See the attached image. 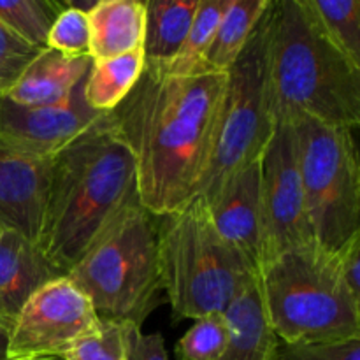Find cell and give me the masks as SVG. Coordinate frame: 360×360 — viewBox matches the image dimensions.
I'll return each mask as SVG.
<instances>
[{
	"label": "cell",
	"instance_id": "cell-31",
	"mask_svg": "<svg viewBox=\"0 0 360 360\" xmlns=\"http://www.w3.org/2000/svg\"><path fill=\"white\" fill-rule=\"evenodd\" d=\"M11 326L0 320V360H9Z\"/></svg>",
	"mask_w": 360,
	"mask_h": 360
},
{
	"label": "cell",
	"instance_id": "cell-16",
	"mask_svg": "<svg viewBox=\"0 0 360 360\" xmlns=\"http://www.w3.org/2000/svg\"><path fill=\"white\" fill-rule=\"evenodd\" d=\"M88 16L91 62L143 49L146 7L139 0H98Z\"/></svg>",
	"mask_w": 360,
	"mask_h": 360
},
{
	"label": "cell",
	"instance_id": "cell-2",
	"mask_svg": "<svg viewBox=\"0 0 360 360\" xmlns=\"http://www.w3.org/2000/svg\"><path fill=\"white\" fill-rule=\"evenodd\" d=\"M141 204L132 153L104 112L49 158L37 245L67 274L123 211Z\"/></svg>",
	"mask_w": 360,
	"mask_h": 360
},
{
	"label": "cell",
	"instance_id": "cell-12",
	"mask_svg": "<svg viewBox=\"0 0 360 360\" xmlns=\"http://www.w3.org/2000/svg\"><path fill=\"white\" fill-rule=\"evenodd\" d=\"M262 157L231 176L210 200V217L218 234L250 260L259 273L262 260Z\"/></svg>",
	"mask_w": 360,
	"mask_h": 360
},
{
	"label": "cell",
	"instance_id": "cell-8",
	"mask_svg": "<svg viewBox=\"0 0 360 360\" xmlns=\"http://www.w3.org/2000/svg\"><path fill=\"white\" fill-rule=\"evenodd\" d=\"M288 123L297 136L299 172L313 238L338 253L360 234V167L354 130L308 116Z\"/></svg>",
	"mask_w": 360,
	"mask_h": 360
},
{
	"label": "cell",
	"instance_id": "cell-4",
	"mask_svg": "<svg viewBox=\"0 0 360 360\" xmlns=\"http://www.w3.org/2000/svg\"><path fill=\"white\" fill-rule=\"evenodd\" d=\"M267 326L287 345L360 340V299L352 294L338 253L302 243L260 266Z\"/></svg>",
	"mask_w": 360,
	"mask_h": 360
},
{
	"label": "cell",
	"instance_id": "cell-9",
	"mask_svg": "<svg viewBox=\"0 0 360 360\" xmlns=\"http://www.w3.org/2000/svg\"><path fill=\"white\" fill-rule=\"evenodd\" d=\"M260 165L262 266L294 246L315 241V238L306 213L304 190L299 172L297 136L292 123H276Z\"/></svg>",
	"mask_w": 360,
	"mask_h": 360
},
{
	"label": "cell",
	"instance_id": "cell-10",
	"mask_svg": "<svg viewBox=\"0 0 360 360\" xmlns=\"http://www.w3.org/2000/svg\"><path fill=\"white\" fill-rule=\"evenodd\" d=\"M98 323L86 295L67 276L39 288L11 326L9 360L60 357Z\"/></svg>",
	"mask_w": 360,
	"mask_h": 360
},
{
	"label": "cell",
	"instance_id": "cell-13",
	"mask_svg": "<svg viewBox=\"0 0 360 360\" xmlns=\"http://www.w3.org/2000/svg\"><path fill=\"white\" fill-rule=\"evenodd\" d=\"M48 172L49 158L25 153L0 139V229L37 243Z\"/></svg>",
	"mask_w": 360,
	"mask_h": 360
},
{
	"label": "cell",
	"instance_id": "cell-3",
	"mask_svg": "<svg viewBox=\"0 0 360 360\" xmlns=\"http://www.w3.org/2000/svg\"><path fill=\"white\" fill-rule=\"evenodd\" d=\"M269 83L276 123L308 116L359 127L360 65L326 34L309 0H273Z\"/></svg>",
	"mask_w": 360,
	"mask_h": 360
},
{
	"label": "cell",
	"instance_id": "cell-17",
	"mask_svg": "<svg viewBox=\"0 0 360 360\" xmlns=\"http://www.w3.org/2000/svg\"><path fill=\"white\" fill-rule=\"evenodd\" d=\"M231 341L218 360H276L278 338L267 326L257 278L225 309Z\"/></svg>",
	"mask_w": 360,
	"mask_h": 360
},
{
	"label": "cell",
	"instance_id": "cell-5",
	"mask_svg": "<svg viewBox=\"0 0 360 360\" xmlns=\"http://www.w3.org/2000/svg\"><path fill=\"white\" fill-rule=\"evenodd\" d=\"M158 266L162 290L174 319L225 313L257 269L214 229L202 197L158 217Z\"/></svg>",
	"mask_w": 360,
	"mask_h": 360
},
{
	"label": "cell",
	"instance_id": "cell-30",
	"mask_svg": "<svg viewBox=\"0 0 360 360\" xmlns=\"http://www.w3.org/2000/svg\"><path fill=\"white\" fill-rule=\"evenodd\" d=\"M345 281L355 297L360 299V234L355 236L343 250L338 252Z\"/></svg>",
	"mask_w": 360,
	"mask_h": 360
},
{
	"label": "cell",
	"instance_id": "cell-27",
	"mask_svg": "<svg viewBox=\"0 0 360 360\" xmlns=\"http://www.w3.org/2000/svg\"><path fill=\"white\" fill-rule=\"evenodd\" d=\"M41 51L42 49L27 44L6 25L0 23V97H6Z\"/></svg>",
	"mask_w": 360,
	"mask_h": 360
},
{
	"label": "cell",
	"instance_id": "cell-1",
	"mask_svg": "<svg viewBox=\"0 0 360 360\" xmlns=\"http://www.w3.org/2000/svg\"><path fill=\"white\" fill-rule=\"evenodd\" d=\"M227 72H167L144 62L130 94L111 111L132 153L139 200L155 217L181 210L197 195L210 164Z\"/></svg>",
	"mask_w": 360,
	"mask_h": 360
},
{
	"label": "cell",
	"instance_id": "cell-22",
	"mask_svg": "<svg viewBox=\"0 0 360 360\" xmlns=\"http://www.w3.org/2000/svg\"><path fill=\"white\" fill-rule=\"evenodd\" d=\"M231 0H200L193 23L190 27L186 41L178 55L164 67L172 74H188L202 69V60L214 37L221 16L227 11Z\"/></svg>",
	"mask_w": 360,
	"mask_h": 360
},
{
	"label": "cell",
	"instance_id": "cell-26",
	"mask_svg": "<svg viewBox=\"0 0 360 360\" xmlns=\"http://www.w3.org/2000/svg\"><path fill=\"white\" fill-rule=\"evenodd\" d=\"M48 48L70 58H91L86 13L74 9L67 4L65 9L53 23L48 37Z\"/></svg>",
	"mask_w": 360,
	"mask_h": 360
},
{
	"label": "cell",
	"instance_id": "cell-29",
	"mask_svg": "<svg viewBox=\"0 0 360 360\" xmlns=\"http://www.w3.org/2000/svg\"><path fill=\"white\" fill-rule=\"evenodd\" d=\"M125 360H167L164 338L158 333L143 334L141 327L123 323Z\"/></svg>",
	"mask_w": 360,
	"mask_h": 360
},
{
	"label": "cell",
	"instance_id": "cell-15",
	"mask_svg": "<svg viewBox=\"0 0 360 360\" xmlns=\"http://www.w3.org/2000/svg\"><path fill=\"white\" fill-rule=\"evenodd\" d=\"M91 58H70L55 49H42L6 98L20 105H51L65 101L86 77Z\"/></svg>",
	"mask_w": 360,
	"mask_h": 360
},
{
	"label": "cell",
	"instance_id": "cell-21",
	"mask_svg": "<svg viewBox=\"0 0 360 360\" xmlns=\"http://www.w3.org/2000/svg\"><path fill=\"white\" fill-rule=\"evenodd\" d=\"M67 4L55 0H9L0 2V23L27 44L37 49L48 48L53 23Z\"/></svg>",
	"mask_w": 360,
	"mask_h": 360
},
{
	"label": "cell",
	"instance_id": "cell-7",
	"mask_svg": "<svg viewBox=\"0 0 360 360\" xmlns=\"http://www.w3.org/2000/svg\"><path fill=\"white\" fill-rule=\"evenodd\" d=\"M271 9L273 0L227 70L213 151L197 190L204 200H210L234 172L262 157L276 129L269 83Z\"/></svg>",
	"mask_w": 360,
	"mask_h": 360
},
{
	"label": "cell",
	"instance_id": "cell-25",
	"mask_svg": "<svg viewBox=\"0 0 360 360\" xmlns=\"http://www.w3.org/2000/svg\"><path fill=\"white\" fill-rule=\"evenodd\" d=\"M62 360H125L123 323L98 319L97 327L77 340Z\"/></svg>",
	"mask_w": 360,
	"mask_h": 360
},
{
	"label": "cell",
	"instance_id": "cell-11",
	"mask_svg": "<svg viewBox=\"0 0 360 360\" xmlns=\"http://www.w3.org/2000/svg\"><path fill=\"white\" fill-rule=\"evenodd\" d=\"M84 79L58 104L20 105L0 97V139L25 153L51 158L104 115L84 101Z\"/></svg>",
	"mask_w": 360,
	"mask_h": 360
},
{
	"label": "cell",
	"instance_id": "cell-32",
	"mask_svg": "<svg viewBox=\"0 0 360 360\" xmlns=\"http://www.w3.org/2000/svg\"><path fill=\"white\" fill-rule=\"evenodd\" d=\"M20 360H62L60 357H44V359H20Z\"/></svg>",
	"mask_w": 360,
	"mask_h": 360
},
{
	"label": "cell",
	"instance_id": "cell-28",
	"mask_svg": "<svg viewBox=\"0 0 360 360\" xmlns=\"http://www.w3.org/2000/svg\"><path fill=\"white\" fill-rule=\"evenodd\" d=\"M276 360H360V340L299 345L278 341Z\"/></svg>",
	"mask_w": 360,
	"mask_h": 360
},
{
	"label": "cell",
	"instance_id": "cell-23",
	"mask_svg": "<svg viewBox=\"0 0 360 360\" xmlns=\"http://www.w3.org/2000/svg\"><path fill=\"white\" fill-rule=\"evenodd\" d=\"M334 44L360 65V0H309Z\"/></svg>",
	"mask_w": 360,
	"mask_h": 360
},
{
	"label": "cell",
	"instance_id": "cell-18",
	"mask_svg": "<svg viewBox=\"0 0 360 360\" xmlns=\"http://www.w3.org/2000/svg\"><path fill=\"white\" fill-rule=\"evenodd\" d=\"M200 0H148L144 20V62L167 65L183 48Z\"/></svg>",
	"mask_w": 360,
	"mask_h": 360
},
{
	"label": "cell",
	"instance_id": "cell-6",
	"mask_svg": "<svg viewBox=\"0 0 360 360\" xmlns=\"http://www.w3.org/2000/svg\"><path fill=\"white\" fill-rule=\"evenodd\" d=\"M98 319L141 327L162 302L158 217L129 207L65 274Z\"/></svg>",
	"mask_w": 360,
	"mask_h": 360
},
{
	"label": "cell",
	"instance_id": "cell-20",
	"mask_svg": "<svg viewBox=\"0 0 360 360\" xmlns=\"http://www.w3.org/2000/svg\"><path fill=\"white\" fill-rule=\"evenodd\" d=\"M144 69L143 49L91 62L84 79V101L98 112H109L130 94Z\"/></svg>",
	"mask_w": 360,
	"mask_h": 360
},
{
	"label": "cell",
	"instance_id": "cell-24",
	"mask_svg": "<svg viewBox=\"0 0 360 360\" xmlns=\"http://www.w3.org/2000/svg\"><path fill=\"white\" fill-rule=\"evenodd\" d=\"M231 341V327L224 313L200 316L176 343L178 360H218Z\"/></svg>",
	"mask_w": 360,
	"mask_h": 360
},
{
	"label": "cell",
	"instance_id": "cell-14",
	"mask_svg": "<svg viewBox=\"0 0 360 360\" xmlns=\"http://www.w3.org/2000/svg\"><path fill=\"white\" fill-rule=\"evenodd\" d=\"M60 273L39 245L23 234L0 229V320L13 326L28 299Z\"/></svg>",
	"mask_w": 360,
	"mask_h": 360
},
{
	"label": "cell",
	"instance_id": "cell-19",
	"mask_svg": "<svg viewBox=\"0 0 360 360\" xmlns=\"http://www.w3.org/2000/svg\"><path fill=\"white\" fill-rule=\"evenodd\" d=\"M271 0H231L202 60V69L227 72L238 60Z\"/></svg>",
	"mask_w": 360,
	"mask_h": 360
}]
</instances>
